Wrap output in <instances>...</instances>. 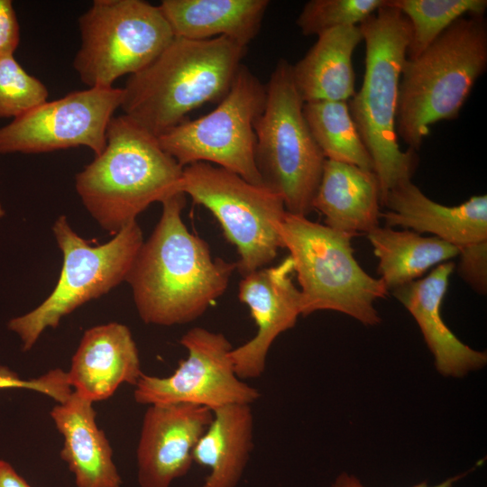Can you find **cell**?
I'll use <instances>...</instances> for the list:
<instances>
[{"label":"cell","mask_w":487,"mask_h":487,"mask_svg":"<svg viewBox=\"0 0 487 487\" xmlns=\"http://www.w3.org/2000/svg\"><path fill=\"white\" fill-rule=\"evenodd\" d=\"M161 204L159 222L140 247L125 281L140 318L170 326L201 317L225 293L236 265L213 258L207 242L189 232L181 216L183 192Z\"/></svg>","instance_id":"6da1fadb"},{"label":"cell","mask_w":487,"mask_h":487,"mask_svg":"<svg viewBox=\"0 0 487 487\" xmlns=\"http://www.w3.org/2000/svg\"><path fill=\"white\" fill-rule=\"evenodd\" d=\"M246 51L220 36L207 40L175 37L146 68L129 76L123 88L124 115L160 137L206 103L229 91Z\"/></svg>","instance_id":"7a4b0ae2"},{"label":"cell","mask_w":487,"mask_h":487,"mask_svg":"<svg viewBox=\"0 0 487 487\" xmlns=\"http://www.w3.org/2000/svg\"><path fill=\"white\" fill-rule=\"evenodd\" d=\"M181 167L159 140L124 115L109 124L103 152L77 173L84 207L112 235L149 206L181 192Z\"/></svg>","instance_id":"3957f363"},{"label":"cell","mask_w":487,"mask_h":487,"mask_svg":"<svg viewBox=\"0 0 487 487\" xmlns=\"http://www.w3.org/2000/svg\"><path fill=\"white\" fill-rule=\"evenodd\" d=\"M487 69V23L462 16L401 70L396 132L418 151L429 126L457 118L473 85Z\"/></svg>","instance_id":"277c9868"},{"label":"cell","mask_w":487,"mask_h":487,"mask_svg":"<svg viewBox=\"0 0 487 487\" xmlns=\"http://www.w3.org/2000/svg\"><path fill=\"white\" fill-rule=\"evenodd\" d=\"M359 25L365 42V71L362 87L348 105L372 159L381 203L397 183L411 179L418 161L416 151L400 150L396 132L399 87L410 24L386 0L383 6Z\"/></svg>","instance_id":"5b68a950"},{"label":"cell","mask_w":487,"mask_h":487,"mask_svg":"<svg viewBox=\"0 0 487 487\" xmlns=\"http://www.w3.org/2000/svg\"><path fill=\"white\" fill-rule=\"evenodd\" d=\"M277 231L293 262L302 316L334 310L366 326L381 322L374 302L389 291L381 279L369 275L354 258L353 235L288 212Z\"/></svg>","instance_id":"8992f818"},{"label":"cell","mask_w":487,"mask_h":487,"mask_svg":"<svg viewBox=\"0 0 487 487\" xmlns=\"http://www.w3.org/2000/svg\"><path fill=\"white\" fill-rule=\"evenodd\" d=\"M291 67L280 60L266 85L265 106L254 124L255 163L263 185L282 198L286 211L307 216L326 158L304 117Z\"/></svg>","instance_id":"52a82bcc"},{"label":"cell","mask_w":487,"mask_h":487,"mask_svg":"<svg viewBox=\"0 0 487 487\" xmlns=\"http://www.w3.org/2000/svg\"><path fill=\"white\" fill-rule=\"evenodd\" d=\"M52 232L63 256L57 284L41 305L8 322V328L19 335L24 352L35 345L47 327L56 328L65 316L125 281L143 243L136 221L97 245L77 234L65 216L55 220Z\"/></svg>","instance_id":"ba28073f"},{"label":"cell","mask_w":487,"mask_h":487,"mask_svg":"<svg viewBox=\"0 0 487 487\" xmlns=\"http://www.w3.org/2000/svg\"><path fill=\"white\" fill-rule=\"evenodd\" d=\"M73 67L88 87H110L151 64L175 35L161 11L142 0H95L79 17Z\"/></svg>","instance_id":"9c48e42d"},{"label":"cell","mask_w":487,"mask_h":487,"mask_svg":"<svg viewBox=\"0 0 487 487\" xmlns=\"http://www.w3.org/2000/svg\"><path fill=\"white\" fill-rule=\"evenodd\" d=\"M180 191L203 206L219 223L244 276L270 264L282 248L277 225L287 213L282 198L265 185L207 162L183 168Z\"/></svg>","instance_id":"30bf717a"},{"label":"cell","mask_w":487,"mask_h":487,"mask_svg":"<svg viewBox=\"0 0 487 487\" xmlns=\"http://www.w3.org/2000/svg\"><path fill=\"white\" fill-rule=\"evenodd\" d=\"M265 101L266 86L242 64L214 110L195 120H184L158 137L159 142L183 168L207 162L263 185L255 163L254 124Z\"/></svg>","instance_id":"8fae6325"},{"label":"cell","mask_w":487,"mask_h":487,"mask_svg":"<svg viewBox=\"0 0 487 487\" xmlns=\"http://www.w3.org/2000/svg\"><path fill=\"white\" fill-rule=\"evenodd\" d=\"M188 355L169 376L142 373L133 397L142 405L191 404L215 410L228 405H252L260 392L240 379L222 333L192 327L179 340Z\"/></svg>","instance_id":"7c38bea8"},{"label":"cell","mask_w":487,"mask_h":487,"mask_svg":"<svg viewBox=\"0 0 487 487\" xmlns=\"http://www.w3.org/2000/svg\"><path fill=\"white\" fill-rule=\"evenodd\" d=\"M123 88L88 87L45 101L0 128V154L42 153L84 146L100 154Z\"/></svg>","instance_id":"4fadbf2b"},{"label":"cell","mask_w":487,"mask_h":487,"mask_svg":"<svg viewBox=\"0 0 487 487\" xmlns=\"http://www.w3.org/2000/svg\"><path fill=\"white\" fill-rule=\"evenodd\" d=\"M293 272L289 255L275 266L242 276L238 298L248 307L257 326L253 338L230 353L234 372L242 380L262 376L273 342L292 328L301 315V294L292 281Z\"/></svg>","instance_id":"5bb4252c"},{"label":"cell","mask_w":487,"mask_h":487,"mask_svg":"<svg viewBox=\"0 0 487 487\" xmlns=\"http://www.w3.org/2000/svg\"><path fill=\"white\" fill-rule=\"evenodd\" d=\"M212 418V410L197 405L149 406L137 447L140 487H170L186 475L192 451Z\"/></svg>","instance_id":"9a60e30c"},{"label":"cell","mask_w":487,"mask_h":487,"mask_svg":"<svg viewBox=\"0 0 487 487\" xmlns=\"http://www.w3.org/2000/svg\"><path fill=\"white\" fill-rule=\"evenodd\" d=\"M381 204L389 209L381 213L388 227L429 233L458 249L487 240L486 195L447 207L427 198L411 179H404L387 192Z\"/></svg>","instance_id":"2e32d148"},{"label":"cell","mask_w":487,"mask_h":487,"mask_svg":"<svg viewBox=\"0 0 487 487\" xmlns=\"http://www.w3.org/2000/svg\"><path fill=\"white\" fill-rule=\"evenodd\" d=\"M142 373L130 329L116 322L85 331L67 372L74 391L92 402L108 399L123 383L135 386Z\"/></svg>","instance_id":"e0dca14e"},{"label":"cell","mask_w":487,"mask_h":487,"mask_svg":"<svg viewBox=\"0 0 487 487\" xmlns=\"http://www.w3.org/2000/svg\"><path fill=\"white\" fill-rule=\"evenodd\" d=\"M454 268L453 262H443L425 278L399 287L392 293L418 325L438 372L463 377L485 366L487 354L461 342L443 320L441 306Z\"/></svg>","instance_id":"ac0fdd59"},{"label":"cell","mask_w":487,"mask_h":487,"mask_svg":"<svg viewBox=\"0 0 487 487\" xmlns=\"http://www.w3.org/2000/svg\"><path fill=\"white\" fill-rule=\"evenodd\" d=\"M93 402L76 391L51 411L64 438L61 459L75 475L77 487H121L113 450L96 422Z\"/></svg>","instance_id":"d6986e66"},{"label":"cell","mask_w":487,"mask_h":487,"mask_svg":"<svg viewBox=\"0 0 487 487\" xmlns=\"http://www.w3.org/2000/svg\"><path fill=\"white\" fill-rule=\"evenodd\" d=\"M381 186L372 170L326 159L313 210L325 225L353 236L379 226Z\"/></svg>","instance_id":"ffe728a7"},{"label":"cell","mask_w":487,"mask_h":487,"mask_svg":"<svg viewBox=\"0 0 487 487\" xmlns=\"http://www.w3.org/2000/svg\"><path fill=\"white\" fill-rule=\"evenodd\" d=\"M362 41L360 25L332 29L317 36L311 49L291 67L304 103L352 98L355 93L352 57Z\"/></svg>","instance_id":"44dd1931"},{"label":"cell","mask_w":487,"mask_h":487,"mask_svg":"<svg viewBox=\"0 0 487 487\" xmlns=\"http://www.w3.org/2000/svg\"><path fill=\"white\" fill-rule=\"evenodd\" d=\"M268 0H163L159 5L175 37L220 36L246 46L258 34Z\"/></svg>","instance_id":"7402d4cb"},{"label":"cell","mask_w":487,"mask_h":487,"mask_svg":"<svg viewBox=\"0 0 487 487\" xmlns=\"http://www.w3.org/2000/svg\"><path fill=\"white\" fill-rule=\"evenodd\" d=\"M213 412L198 438L192 460L208 467L199 487H236L253 449L254 419L251 405H228Z\"/></svg>","instance_id":"603a6c76"},{"label":"cell","mask_w":487,"mask_h":487,"mask_svg":"<svg viewBox=\"0 0 487 487\" xmlns=\"http://www.w3.org/2000/svg\"><path fill=\"white\" fill-rule=\"evenodd\" d=\"M367 238L379 260L378 272L388 291L417 280L431 267L459 254L455 245L409 229L378 226L367 233Z\"/></svg>","instance_id":"cb8c5ba5"},{"label":"cell","mask_w":487,"mask_h":487,"mask_svg":"<svg viewBox=\"0 0 487 487\" xmlns=\"http://www.w3.org/2000/svg\"><path fill=\"white\" fill-rule=\"evenodd\" d=\"M309 131L326 159L373 170L346 101H317L303 105Z\"/></svg>","instance_id":"d4e9b609"},{"label":"cell","mask_w":487,"mask_h":487,"mask_svg":"<svg viewBox=\"0 0 487 487\" xmlns=\"http://www.w3.org/2000/svg\"><path fill=\"white\" fill-rule=\"evenodd\" d=\"M409 22L407 58L421 54L448 26L465 14L483 15L486 0H387Z\"/></svg>","instance_id":"484cf974"},{"label":"cell","mask_w":487,"mask_h":487,"mask_svg":"<svg viewBox=\"0 0 487 487\" xmlns=\"http://www.w3.org/2000/svg\"><path fill=\"white\" fill-rule=\"evenodd\" d=\"M386 4V0H310L296 23L306 36L340 27L359 25Z\"/></svg>","instance_id":"4316f807"},{"label":"cell","mask_w":487,"mask_h":487,"mask_svg":"<svg viewBox=\"0 0 487 487\" xmlns=\"http://www.w3.org/2000/svg\"><path fill=\"white\" fill-rule=\"evenodd\" d=\"M44 84L26 70L14 55L0 56V119L16 118L47 101Z\"/></svg>","instance_id":"83f0119b"},{"label":"cell","mask_w":487,"mask_h":487,"mask_svg":"<svg viewBox=\"0 0 487 487\" xmlns=\"http://www.w3.org/2000/svg\"><path fill=\"white\" fill-rule=\"evenodd\" d=\"M27 389L43 393L58 403H62L72 393L68 374L60 369H53L47 373L31 380L22 379L8 367L0 365V390Z\"/></svg>","instance_id":"f1b7e54d"},{"label":"cell","mask_w":487,"mask_h":487,"mask_svg":"<svg viewBox=\"0 0 487 487\" xmlns=\"http://www.w3.org/2000/svg\"><path fill=\"white\" fill-rule=\"evenodd\" d=\"M458 274L479 294L487 292V240L459 248Z\"/></svg>","instance_id":"f546056e"},{"label":"cell","mask_w":487,"mask_h":487,"mask_svg":"<svg viewBox=\"0 0 487 487\" xmlns=\"http://www.w3.org/2000/svg\"><path fill=\"white\" fill-rule=\"evenodd\" d=\"M20 42V26L11 0H0V56L14 55Z\"/></svg>","instance_id":"4dcf8cb0"},{"label":"cell","mask_w":487,"mask_h":487,"mask_svg":"<svg viewBox=\"0 0 487 487\" xmlns=\"http://www.w3.org/2000/svg\"><path fill=\"white\" fill-rule=\"evenodd\" d=\"M467 473L468 472L463 474L449 477L444 482L434 486H429L427 482H422L420 483L415 484L412 487H453V485L457 481L462 479ZM330 487H364V486L355 475L349 474L347 473H342L335 478V480L334 481V482L331 484Z\"/></svg>","instance_id":"1f68e13d"},{"label":"cell","mask_w":487,"mask_h":487,"mask_svg":"<svg viewBox=\"0 0 487 487\" xmlns=\"http://www.w3.org/2000/svg\"><path fill=\"white\" fill-rule=\"evenodd\" d=\"M0 487H31L6 461L0 460Z\"/></svg>","instance_id":"d6a6232c"},{"label":"cell","mask_w":487,"mask_h":487,"mask_svg":"<svg viewBox=\"0 0 487 487\" xmlns=\"http://www.w3.org/2000/svg\"><path fill=\"white\" fill-rule=\"evenodd\" d=\"M5 210L2 207V205L0 204V219L5 216Z\"/></svg>","instance_id":"836d02e7"}]
</instances>
